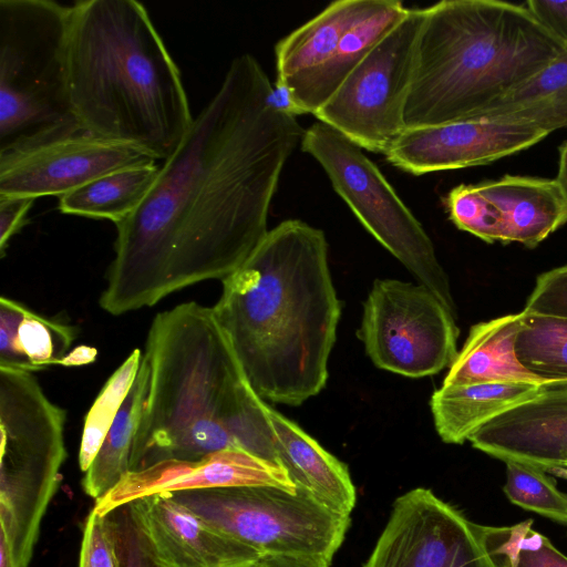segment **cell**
<instances>
[{
  "label": "cell",
  "instance_id": "1",
  "mask_svg": "<svg viewBox=\"0 0 567 567\" xmlns=\"http://www.w3.org/2000/svg\"><path fill=\"white\" fill-rule=\"evenodd\" d=\"M271 89L251 54L231 61L141 205L115 224L104 311L124 315L224 280L262 241L280 174L305 132L272 105Z\"/></svg>",
  "mask_w": 567,
  "mask_h": 567
},
{
  "label": "cell",
  "instance_id": "2",
  "mask_svg": "<svg viewBox=\"0 0 567 567\" xmlns=\"http://www.w3.org/2000/svg\"><path fill=\"white\" fill-rule=\"evenodd\" d=\"M221 281L212 308L254 391L293 406L320 393L341 317L324 233L284 220Z\"/></svg>",
  "mask_w": 567,
  "mask_h": 567
},
{
  "label": "cell",
  "instance_id": "3",
  "mask_svg": "<svg viewBox=\"0 0 567 567\" xmlns=\"http://www.w3.org/2000/svg\"><path fill=\"white\" fill-rule=\"evenodd\" d=\"M143 354L150 388L130 472L228 449L278 465L269 404L249 384L212 307L189 301L157 313Z\"/></svg>",
  "mask_w": 567,
  "mask_h": 567
},
{
  "label": "cell",
  "instance_id": "4",
  "mask_svg": "<svg viewBox=\"0 0 567 567\" xmlns=\"http://www.w3.org/2000/svg\"><path fill=\"white\" fill-rule=\"evenodd\" d=\"M68 87L82 131L166 161L190 128L181 73L135 0L71 6Z\"/></svg>",
  "mask_w": 567,
  "mask_h": 567
},
{
  "label": "cell",
  "instance_id": "5",
  "mask_svg": "<svg viewBox=\"0 0 567 567\" xmlns=\"http://www.w3.org/2000/svg\"><path fill=\"white\" fill-rule=\"evenodd\" d=\"M566 50L525 6L444 0L424 8L405 126L475 118Z\"/></svg>",
  "mask_w": 567,
  "mask_h": 567
},
{
  "label": "cell",
  "instance_id": "6",
  "mask_svg": "<svg viewBox=\"0 0 567 567\" xmlns=\"http://www.w3.org/2000/svg\"><path fill=\"white\" fill-rule=\"evenodd\" d=\"M71 6L0 0V155L82 131L68 87Z\"/></svg>",
  "mask_w": 567,
  "mask_h": 567
},
{
  "label": "cell",
  "instance_id": "7",
  "mask_svg": "<svg viewBox=\"0 0 567 567\" xmlns=\"http://www.w3.org/2000/svg\"><path fill=\"white\" fill-rule=\"evenodd\" d=\"M66 412L32 372L0 368V544L29 567L66 458Z\"/></svg>",
  "mask_w": 567,
  "mask_h": 567
},
{
  "label": "cell",
  "instance_id": "8",
  "mask_svg": "<svg viewBox=\"0 0 567 567\" xmlns=\"http://www.w3.org/2000/svg\"><path fill=\"white\" fill-rule=\"evenodd\" d=\"M169 495L262 556L311 557L331 564L350 526V516L328 508L299 488L246 485Z\"/></svg>",
  "mask_w": 567,
  "mask_h": 567
},
{
  "label": "cell",
  "instance_id": "9",
  "mask_svg": "<svg viewBox=\"0 0 567 567\" xmlns=\"http://www.w3.org/2000/svg\"><path fill=\"white\" fill-rule=\"evenodd\" d=\"M301 148L322 166L364 228L456 316L431 238L362 148L320 121L303 132Z\"/></svg>",
  "mask_w": 567,
  "mask_h": 567
},
{
  "label": "cell",
  "instance_id": "10",
  "mask_svg": "<svg viewBox=\"0 0 567 567\" xmlns=\"http://www.w3.org/2000/svg\"><path fill=\"white\" fill-rule=\"evenodd\" d=\"M423 20L424 8H410L315 116L362 150L385 154L406 128L404 110Z\"/></svg>",
  "mask_w": 567,
  "mask_h": 567
},
{
  "label": "cell",
  "instance_id": "11",
  "mask_svg": "<svg viewBox=\"0 0 567 567\" xmlns=\"http://www.w3.org/2000/svg\"><path fill=\"white\" fill-rule=\"evenodd\" d=\"M458 333L456 316L431 290L399 279L374 280L357 331L377 368L406 378L450 368Z\"/></svg>",
  "mask_w": 567,
  "mask_h": 567
},
{
  "label": "cell",
  "instance_id": "12",
  "mask_svg": "<svg viewBox=\"0 0 567 567\" xmlns=\"http://www.w3.org/2000/svg\"><path fill=\"white\" fill-rule=\"evenodd\" d=\"M489 532L417 487L394 501L363 567H501Z\"/></svg>",
  "mask_w": 567,
  "mask_h": 567
},
{
  "label": "cell",
  "instance_id": "13",
  "mask_svg": "<svg viewBox=\"0 0 567 567\" xmlns=\"http://www.w3.org/2000/svg\"><path fill=\"white\" fill-rule=\"evenodd\" d=\"M444 203L452 223L486 243L534 248L567 223L556 179L504 175L452 188Z\"/></svg>",
  "mask_w": 567,
  "mask_h": 567
},
{
  "label": "cell",
  "instance_id": "14",
  "mask_svg": "<svg viewBox=\"0 0 567 567\" xmlns=\"http://www.w3.org/2000/svg\"><path fill=\"white\" fill-rule=\"evenodd\" d=\"M147 154L79 131L0 155V196L61 197L105 174L153 164Z\"/></svg>",
  "mask_w": 567,
  "mask_h": 567
},
{
  "label": "cell",
  "instance_id": "15",
  "mask_svg": "<svg viewBox=\"0 0 567 567\" xmlns=\"http://www.w3.org/2000/svg\"><path fill=\"white\" fill-rule=\"evenodd\" d=\"M547 135L524 123L471 118L405 128L384 155L393 166L422 175L486 165L524 151Z\"/></svg>",
  "mask_w": 567,
  "mask_h": 567
},
{
  "label": "cell",
  "instance_id": "16",
  "mask_svg": "<svg viewBox=\"0 0 567 567\" xmlns=\"http://www.w3.org/2000/svg\"><path fill=\"white\" fill-rule=\"evenodd\" d=\"M154 559L163 567H246L262 557L226 536L169 494H153L126 504Z\"/></svg>",
  "mask_w": 567,
  "mask_h": 567
},
{
  "label": "cell",
  "instance_id": "17",
  "mask_svg": "<svg viewBox=\"0 0 567 567\" xmlns=\"http://www.w3.org/2000/svg\"><path fill=\"white\" fill-rule=\"evenodd\" d=\"M246 485L296 489L281 466L245 450L228 449L198 461H169L128 472L105 496L95 501L93 509L106 515L136 498L153 494Z\"/></svg>",
  "mask_w": 567,
  "mask_h": 567
},
{
  "label": "cell",
  "instance_id": "18",
  "mask_svg": "<svg viewBox=\"0 0 567 567\" xmlns=\"http://www.w3.org/2000/svg\"><path fill=\"white\" fill-rule=\"evenodd\" d=\"M468 441L503 462L546 472L567 467V386L544 385L532 398L483 424Z\"/></svg>",
  "mask_w": 567,
  "mask_h": 567
},
{
  "label": "cell",
  "instance_id": "19",
  "mask_svg": "<svg viewBox=\"0 0 567 567\" xmlns=\"http://www.w3.org/2000/svg\"><path fill=\"white\" fill-rule=\"evenodd\" d=\"M267 412L277 463L296 488L328 508L350 516L357 493L347 465L270 405Z\"/></svg>",
  "mask_w": 567,
  "mask_h": 567
},
{
  "label": "cell",
  "instance_id": "20",
  "mask_svg": "<svg viewBox=\"0 0 567 567\" xmlns=\"http://www.w3.org/2000/svg\"><path fill=\"white\" fill-rule=\"evenodd\" d=\"M374 1H334L281 39L275 48L276 82L286 86L293 97L330 61L344 33L373 7Z\"/></svg>",
  "mask_w": 567,
  "mask_h": 567
},
{
  "label": "cell",
  "instance_id": "21",
  "mask_svg": "<svg viewBox=\"0 0 567 567\" xmlns=\"http://www.w3.org/2000/svg\"><path fill=\"white\" fill-rule=\"evenodd\" d=\"M522 323L523 311L472 326L443 385L514 381L547 385L517 358L515 344Z\"/></svg>",
  "mask_w": 567,
  "mask_h": 567
},
{
  "label": "cell",
  "instance_id": "22",
  "mask_svg": "<svg viewBox=\"0 0 567 567\" xmlns=\"http://www.w3.org/2000/svg\"><path fill=\"white\" fill-rule=\"evenodd\" d=\"M532 382H481L443 385L430 400L435 430L444 443L463 444L483 424L538 393Z\"/></svg>",
  "mask_w": 567,
  "mask_h": 567
},
{
  "label": "cell",
  "instance_id": "23",
  "mask_svg": "<svg viewBox=\"0 0 567 567\" xmlns=\"http://www.w3.org/2000/svg\"><path fill=\"white\" fill-rule=\"evenodd\" d=\"M398 0H375L373 7L342 37L330 61L295 95L301 114L318 112L349 74L408 14Z\"/></svg>",
  "mask_w": 567,
  "mask_h": 567
},
{
  "label": "cell",
  "instance_id": "24",
  "mask_svg": "<svg viewBox=\"0 0 567 567\" xmlns=\"http://www.w3.org/2000/svg\"><path fill=\"white\" fill-rule=\"evenodd\" d=\"M76 337L73 326L0 298V368L33 372L61 364Z\"/></svg>",
  "mask_w": 567,
  "mask_h": 567
},
{
  "label": "cell",
  "instance_id": "25",
  "mask_svg": "<svg viewBox=\"0 0 567 567\" xmlns=\"http://www.w3.org/2000/svg\"><path fill=\"white\" fill-rule=\"evenodd\" d=\"M475 118L524 123L548 134L567 127V50Z\"/></svg>",
  "mask_w": 567,
  "mask_h": 567
},
{
  "label": "cell",
  "instance_id": "26",
  "mask_svg": "<svg viewBox=\"0 0 567 567\" xmlns=\"http://www.w3.org/2000/svg\"><path fill=\"white\" fill-rule=\"evenodd\" d=\"M150 388V368L143 354L138 372L106 436L84 472L82 487L97 501L114 488L130 472L134 439Z\"/></svg>",
  "mask_w": 567,
  "mask_h": 567
},
{
  "label": "cell",
  "instance_id": "27",
  "mask_svg": "<svg viewBox=\"0 0 567 567\" xmlns=\"http://www.w3.org/2000/svg\"><path fill=\"white\" fill-rule=\"evenodd\" d=\"M161 166H131L95 178L59 197L58 209L65 215L109 219L117 224L141 205L154 185Z\"/></svg>",
  "mask_w": 567,
  "mask_h": 567
},
{
  "label": "cell",
  "instance_id": "28",
  "mask_svg": "<svg viewBox=\"0 0 567 567\" xmlns=\"http://www.w3.org/2000/svg\"><path fill=\"white\" fill-rule=\"evenodd\" d=\"M522 364L547 385L567 386V318L523 310L516 339Z\"/></svg>",
  "mask_w": 567,
  "mask_h": 567
},
{
  "label": "cell",
  "instance_id": "29",
  "mask_svg": "<svg viewBox=\"0 0 567 567\" xmlns=\"http://www.w3.org/2000/svg\"><path fill=\"white\" fill-rule=\"evenodd\" d=\"M143 353L135 349L109 378L85 417L79 451V465L85 472L99 452L132 383Z\"/></svg>",
  "mask_w": 567,
  "mask_h": 567
},
{
  "label": "cell",
  "instance_id": "30",
  "mask_svg": "<svg viewBox=\"0 0 567 567\" xmlns=\"http://www.w3.org/2000/svg\"><path fill=\"white\" fill-rule=\"evenodd\" d=\"M503 492L511 503L567 525V494L544 470L517 462H505Z\"/></svg>",
  "mask_w": 567,
  "mask_h": 567
},
{
  "label": "cell",
  "instance_id": "31",
  "mask_svg": "<svg viewBox=\"0 0 567 567\" xmlns=\"http://www.w3.org/2000/svg\"><path fill=\"white\" fill-rule=\"evenodd\" d=\"M532 526L533 519L491 526V544L501 567H567V556Z\"/></svg>",
  "mask_w": 567,
  "mask_h": 567
},
{
  "label": "cell",
  "instance_id": "32",
  "mask_svg": "<svg viewBox=\"0 0 567 567\" xmlns=\"http://www.w3.org/2000/svg\"><path fill=\"white\" fill-rule=\"evenodd\" d=\"M79 567H122L110 513L101 515L92 508L86 517Z\"/></svg>",
  "mask_w": 567,
  "mask_h": 567
},
{
  "label": "cell",
  "instance_id": "33",
  "mask_svg": "<svg viewBox=\"0 0 567 567\" xmlns=\"http://www.w3.org/2000/svg\"><path fill=\"white\" fill-rule=\"evenodd\" d=\"M524 310L567 318V266L550 269L537 277Z\"/></svg>",
  "mask_w": 567,
  "mask_h": 567
},
{
  "label": "cell",
  "instance_id": "34",
  "mask_svg": "<svg viewBox=\"0 0 567 567\" xmlns=\"http://www.w3.org/2000/svg\"><path fill=\"white\" fill-rule=\"evenodd\" d=\"M117 540L122 567H163L144 543L126 505L110 512Z\"/></svg>",
  "mask_w": 567,
  "mask_h": 567
},
{
  "label": "cell",
  "instance_id": "35",
  "mask_svg": "<svg viewBox=\"0 0 567 567\" xmlns=\"http://www.w3.org/2000/svg\"><path fill=\"white\" fill-rule=\"evenodd\" d=\"M34 198L0 196V254L4 256L10 239L28 223Z\"/></svg>",
  "mask_w": 567,
  "mask_h": 567
},
{
  "label": "cell",
  "instance_id": "36",
  "mask_svg": "<svg viewBox=\"0 0 567 567\" xmlns=\"http://www.w3.org/2000/svg\"><path fill=\"white\" fill-rule=\"evenodd\" d=\"M525 7L555 39L567 48V1L528 0Z\"/></svg>",
  "mask_w": 567,
  "mask_h": 567
},
{
  "label": "cell",
  "instance_id": "37",
  "mask_svg": "<svg viewBox=\"0 0 567 567\" xmlns=\"http://www.w3.org/2000/svg\"><path fill=\"white\" fill-rule=\"evenodd\" d=\"M258 564L260 567H330V564L322 559L281 555L262 556Z\"/></svg>",
  "mask_w": 567,
  "mask_h": 567
},
{
  "label": "cell",
  "instance_id": "38",
  "mask_svg": "<svg viewBox=\"0 0 567 567\" xmlns=\"http://www.w3.org/2000/svg\"><path fill=\"white\" fill-rule=\"evenodd\" d=\"M97 350L87 346H80L70 351L62 360L61 365L78 367L95 360Z\"/></svg>",
  "mask_w": 567,
  "mask_h": 567
},
{
  "label": "cell",
  "instance_id": "39",
  "mask_svg": "<svg viewBox=\"0 0 567 567\" xmlns=\"http://www.w3.org/2000/svg\"><path fill=\"white\" fill-rule=\"evenodd\" d=\"M555 179L565 202L567 203V141L559 147V165L557 177Z\"/></svg>",
  "mask_w": 567,
  "mask_h": 567
},
{
  "label": "cell",
  "instance_id": "40",
  "mask_svg": "<svg viewBox=\"0 0 567 567\" xmlns=\"http://www.w3.org/2000/svg\"><path fill=\"white\" fill-rule=\"evenodd\" d=\"M548 474L567 480V467H554L547 471Z\"/></svg>",
  "mask_w": 567,
  "mask_h": 567
},
{
  "label": "cell",
  "instance_id": "41",
  "mask_svg": "<svg viewBox=\"0 0 567 567\" xmlns=\"http://www.w3.org/2000/svg\"><path fill=\"white\" fill-rule=\"evenodd\" d=\"M246 567H260L258 561L256 564H252V565H249V566H246Z\"/></svg>",
  "mask_w": 567,
  "mask_h": 567
}]
</instances>
